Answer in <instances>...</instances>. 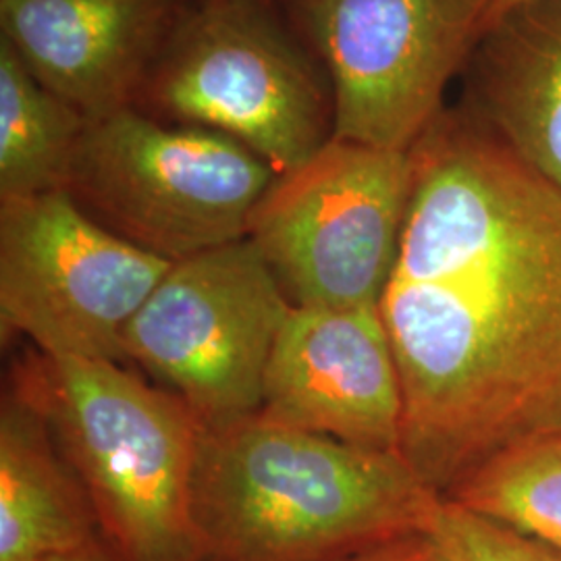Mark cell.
<instances>
[{"mask_svg":"<svg viewBox=\"0 0 561 561\" xmlns=\"http://www.w3.org/2000/svg\"><path fill=\"white\" fill-rule=\"evenodd\" d=\"M445 497L545 542L561 556V433L493 456Z\"/></svg>","mask_w":561,"mask_h":561,"instance_id":"obj_15","label":"cell"},{"mask_svg":"<svg viewBox=\"0 0 561 561\" xmlns=\"http://www.w3.org/2000/svg\"><path fill=\"white\" fill-rule=\"evenodd\" d=\"M175 0H0V38L44 88L99 119L138 106Z\"/></svg>","mask_w":561,"mask_h":561,"instance_id":"obj_11","label":"cell"},{"mask_svg":"<svg viewBox=\"0 0 561 561\" xmlns=\"http://www.w3.org/2000/svg\"><path fill=\"white\" fill-rule=\"evenodd\" d=\"M138 102L240 141L277 175L333 138V96L266 0H201L180 13Z\"/></svg>","mask_w":561,"mask_h":561,"instance_id":"obj_5","label":"cell"},{"mask_svg":"<svg viewBox=\"0 0 561 561\" xmlns=\"http://www.w3.org/2000/svg\"><path fill=\"white\" fill-rule=\"evenodd\" d=\"M442 500L398 454L261 416L202 428L192 518L198 561H341L426 528Z\"/></svg>","mask_w":561,"mask_h":561,"instance_id":"obj_2","label":"cell"},{"mask_svg":"<svg viewBox=\"0 0 561 561\" xmlns=\"http://www.w3.org/2000/svg\"><path fill=\"white\" fill-rule=\"evenodd\" d=\"M412 187L410 152L331 138L310 161L277 175L248 240L294 308L379 306Z\"/></svg>","mask_w":561,"mask_h":561,"instance_id":"obj_7","label":"cell"},{"mask_svg":"<svg viewBox=\"0 0 561 561\" xmlns=\"http://www.w3.org/2000/svg\"><path fill=\"white\" fill-rule=\"evenodd\" d=\"M291 310L252 241L173 262L123 337L125 360L180 398L202 428L259 416L264 375Z\"/></svg>","mask_w":561,"mask_h":561,"instance_id":"obj_6","label":"cell"},{"mask_svg":"<svg viewBox=\"0 0 561 561\" xmlns=\"http://www.w3.org/2000/svg\"><path fill=\"white\" fill-rule=\"evenodd\" d=\"M341 561H447V558L426 528H416L375 542Z\"/></svg>","mask_w":561,"mask_h":561,"instance_id":"obj_17","label":"cell"},{"mask_svg":"<svg viewBox=\"0 0 561 561\" xmlns=\"http://www.w3.org/2000/svg\"><path fill=\"white\" fill-rule=\"evenodd\" d=\"M414 187L379 300L400 368V456L445 497L561 433V187L460 106L410 150Z\"/></svg>","mask_w":561,"mask_h":561,"instance_id":"obj_1","label":"cell"},{"mask_svg":"<svg viewBox=\"0 0 561 561\" xmlns=\"http://www.w3.org/2000/svg\"><path fill=\"white\" fill-rule=\"evenodd\" d=\"M173 262L94 221L65 190L0 201V335L48 358L125 362L123 337Z\"/></svg>","mask_w":561,"mask_h":561,"instance_id":"obj_8","label":"cell"},{"mask_svg":"<svg viewBox=\"0 0 561 561\" xmlns=\"http://www.w3.org/2000/svg\"><path fill=\"white\" fill-rule=\"evenodd\" d=\"M495 0H294L333 96V140L410 152L445 111Z\"/></svg>","mask_w":561,"mask_h":561,"instance_id":"obj_9","label":"cell"},{"mask_svg":"<svg viewBox=\"0 0 561 561\" xmlns=\"http://www.w3.org/2000/svg\"><path fill=\"white\" fill-rule=\"evenodd\" d=\"M275 180L225 134L127 106L88 119L65 192L115 236L178 262L245 240Z\"/></svg>","mask_w":561,"mask_h":561,"instance_id":"obj_4","label":"cell"},{"mask_svg":"<svg viewBox=\"0 0 561 561\" xmlns=\"http://www.w3.org/2000/svg\"><path fill=\"white\" fill-rule=\"evenodd\" d=\"M461 78V111L561 187V0L493 15Z\"/></svg>","mask_w":561,"mask_h":561,"instance_id":"obj_12","label":"cell"},{"mask_svg":"<svg viewBox=\"0 0 561 561\" xmlns=\"http://www.w3.org/2000/svg\"><path fill=\"white\" fill-rule=\"evenodd\" d=\"M516 2H520V0H495L493 11H491V18H493V15H497V13H502L503 9H507V7L516 4ZM491 18H489V20H491Z\"/></svg>","mask_w":561,"mask_h":561,"instance_id":"obj_19","label":"cell"},{"mask_svg":"<svg viewBox=\"0 0 561 561\" xmlns=\"http://www.w3.org/2000/svg\"><path fill=\"white\" fill-rule=\"evenodd\" d=\"M259 416L400 456L403 387L379 306H291L266 366Z\"/></svg>","mask_w":561,"mask_h":561,"instance_id":"obj_10","label":"cell"},{"mask_svg":"<svg viewBox=\"0 0 561 561\" xmlns=\"http://www.w3.org/2000/svg\"><path fill=\"white\" fill-rule=\"evenodd\" d=\"M101 535L92 500L41 410L11 382L0 400V561H53Z\"/></svg>","mask_w":561,"mask_h":561,"instance_id":"obj_13","label":"cell"},{"mask_svg":"<svg viewBox=\"0 0 561 561\" xmlns=\"http://www.w3.org/2000/svg\"><path fill=\"white\" fill-rule=\"evenodd\" d=\"M85 125L0 38V201L65 190Z\"/></svg>","mask_w":561,"mask_h":561,"instance_id":"obj_14","label":"cell"},{"mask_svg":"<svg viewBox=\"0 0 561 561\" xmlns=\"http://www.w3.org/2000/svg\"><path fill=\"white\" fill-rule=\"evenodd\" d=\"M9 382L41 410L123 560L198 561L192 479L202 426L180 398L125 362L36 350Z\"/></svg>","mask_w":561,"mask_h":561,"instance_id":"obj_3","label":"cell"},{"mask_svg":"<svg viewBox=\"0 0 561 561\" xmlns=\"http://www.w3.org/2000/svg\"><path fill=\"white\" fill-rule=\"evenodd\" d=\"M426 530L439 542L447 561H561L560 553L545 542L447 497L433 507Z\"/></svg>","mask_w":561,"mask_h":561,"instance_id":"obj_16","label":"cell"},{"mask_svg":"<svg viewBox=\"0 0 561 561\" xmlns=\"http://www.w3.org/2000/svg\"><path fill=\"white\" fill-rule=\"evenodd\" d=\"M53 561H125L121 558L119 553L104 541V537L99 535L96 539L83 545L78 551L69 553V556H62Z\"/></svg>","mask_w":561,"mask_h":561,"instance_id":"obj_18","label":"cell"}]
</instances>
